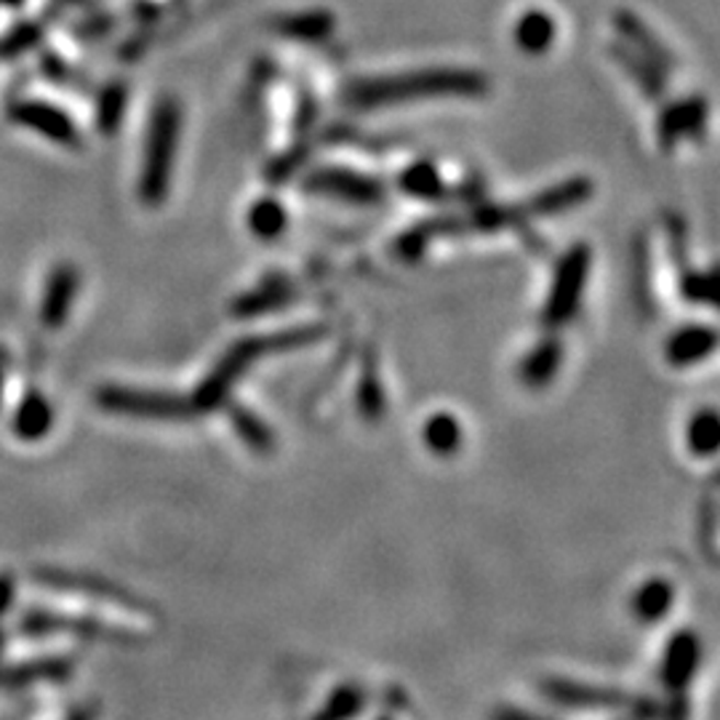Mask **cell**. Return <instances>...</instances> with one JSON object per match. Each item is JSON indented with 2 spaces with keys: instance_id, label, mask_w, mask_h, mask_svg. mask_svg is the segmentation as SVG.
Returning a JSON list of instances; mask_svg holds the SVG:
<instances>
[{
  "instance_id": "11",
  "label": "cell",
  "mask_w": 720,
  "mask_h": 720,
  "mask_svg": "<svg viewBox=\"0 0 720 720\" xmlns=\"http://www.w3.org/2000/svg\"><path fill=\"white\" fill-rule=\"evenodd\" d=\"M35 576H38L48 589L89 595V598H99V600H113V604L128 606L132 611H142V600H136L134 595L123 593V589H117L115 585H104V582L91 580V576L67 574V571H38Z\"/></svg>"
},
{
  "instance_id": "6",
  "label": "cell",
  "mask_w": 720,
  "mask_h": 720,
  "mask_svg": "<svg viewBox=\"0 0 720 720\" xmlns=\"http://www.w3.org/2000/svg\"><path fill=\"white\" fill-rule=\"evenodd\" d=\"M22 632L24 635L43 638V635H76L89 638V641H132L126 632L115 630V627L97 622V619H80V617H65V614L54 611H30L22 617Z\"/></svg>"
},
{
  "instance_id": "16",
  "label": "cell",
  "mask_w": 720,
  "mask_h": 720,
  "mask_svg": "<svg viewBox=\"0 0 720 720\" xmlns=\"http://www.w3.org/2000/svg\"><path fill=\"white\" fill-rule=\"evenodd\" d=\"M675 604V587L667 580H649L643 582L641 589L632 595V614L638 617V622L654 625L662 622L670 614V608Z\"/></svg>"
},
{
  "instance_id": "21",
  "label": "cell",
  "mask_w": 720,
  "mask_h": 720,
  "mask_svg": "<svg viewBox=\"0 0 720 720\" xmlns=\"http://www.w3.org/2000/svg\"><path fill=\"white\" fill-rule=\"evenodd\" d=\"M617 27H619V33L625 35V41L632 46V52L641 54L643 59H649L656 70H662V72L670 70V57H667V52H664V46L654 38V35L645 33V27L635 20V16L619 14Z\"/></svg>"
},
{
  "instance_id": "17",
  "label": "cell",
  "mask_w": 720,
  "mask_h": 720,
  "mask_svg": "<svg viewBox=\"0 0 720 720\" xmlns=\"http://www.w3.org/2000/svg\"><path fill=\"white\" fill-rule=\"evenodd\" d=\"M54 427V408L41 393H30L14 414V432L20 440H41Z\"/></svg>"
},
{
  "instance_id": "15",
  "label": "cell",
  "mask_w": 720,
  "mask_h": 720,
  "mask_svg": "<svg viewBox=\"0 0 720 720\" xmlns=\"http://www.w3.org/2000/svg\"><path fill=\"white\" fill-rule=\"evenodd\" d=\"M72 675V664L67 660H57V656H46V660H33V662H24L20 667L14 670H5V673H0V686L3 688H22V686H30V683H41V680H48V683H61L67 680Z\"/></svg>"
},
{
  "instance_id": "3",
  "label": "cell",
  "mask_w": 720,
  "mask_h": 720,
  "mask_svg": "<svg viewBox=\"0 0 720 720\" xmlns=\"http://www.w3.org/2000/svg\"><path fill=\"white\" fill-rule=\"evenodd\" d=\"M179 136V110L173 102H160L153 115L150 136L145 147V169H142L139 190L147 203L164 201L169 190V177L173 166V153H177Z\"/></svg>"
},
{
  "instance_id": "9",
  "label": "cell",
  "mask_w": 720,
  "mask_h": 720,
  "mask_svg": "<svg viewBox=\"0 0 720 720\" xmlns=\"http://www.w3.org/2000/svg\"><path fill=\"white\" fill-rule=\"evenodd\" d=\"M701 643L694 632H678L667 643V651L662 656V683L673 697H680L691 686L694 675L699 670Z\"/></svg>"
},
{
  "instance_id": "8",
  "label": "cell",
  "mask_w": 720,
  "mask_h": 720,
  "mask_svg": "<svg viewBox=\"0 0 720 720\" xmlns=\"http://www.w3.org/2000/svg\"><path fill=\"white\" fill-rule=\"evenodd\" d=\"M707 115H710V108L701 97H688L683 102L670 104L660 117V126H656L660 145L664 150H673L683 139H697L705 134Z\"/></svg>"
},
{
  "instance_id": "22",
  "label": "cell",
  "mask_w": 720,
  "mask_h": 720,
  "mask_svg": "<svg viewBox=\"0 0 720 720\" xmlns=\"http://www.w3.org/2000/svg\"><path fill=\"white\" fill-rule=\"evenodd\" d=\"M589 192H593V184L585 182V179H574V182H563L537 195L526 209L531 214H561V211L580 206L585 198H589Z\"/></svg>"
},
{
  "instance_id": "31",
  "label": "cell",
  "mask_w": 720,
  "mask_h": 720,
  "mask_svg": "<svg viewBox=\"0 0 720 720\" xmlns=\"http://www.w3.org/2000/svg\"><path fill=\"white\" fill-rule=\"evenodd\" d=\"M67 720H97V710L94 707H80V710L72 712Z\"/></svg>"
},
{
  "instance_id": "13",
  "label": "cell",
  "mask_w": 720,
  "mask_h": 720,
  "mask_svg": "<svg viewBox=\"0 0 720 720\" xmlns=\"http://www.w3.org/2000/svg\"><path fill=\"white\" fill-rule=\"evenodd\" d=\"M563 363V347L555 339H542L526 352L524 360L518 365L520 382L529 384V387H544L555 380V374L561 371Z\"/></svg>"
},
{
  "instance_id": "24",
  "label": "cell",
  "mask_w": 720,
  "mask_h": 720,
  "mask_svg": "<svg viewBox=\"0 0 720 720\" xmlns=\"http://www.w3.org/2000/svg\"><path fill=\"white\" fill-rule=\"evenodd\" d=\"M229 419H233L235 432H238L240 440H244L248 449L259 451V454H267V451L275 449L272 430L265 425L262 419L254 417L251 412H246V408H240V406H233L229 408Z\"/></svg>"
},
{
  "instance_id": "10",
  "label": "cell",
  "mask_w": 720,
  "mask_h": 720,
  "mask_svg": "<svg viewBox=\"0 0 720 720\" xmlns=\"http://www.w3.org/2000/svg\"><path fill=\"white\" fill-rule=\"evenodd\" d=\"M718 328L691 323V326H683L670 334V339L664 341V360L675 369H688V365H697L710 358L718 350Z\"/></svg>"
},
{
  "instance_id": "20",
  "label": "cell",
  "mask_w": 720,
  "mask_h": 720,
  "mask_svg": "<svg viewBox=\"0 0 720 720\" xmlns=\"http://www.w3.org/2000/svg\"><path fill=\"white\" fill-rule=\"evenodd\" d=\"M686 446L691 454L712 457L720 451V412L718 408H699L686 425Z\"/></svg>"
},
{
  "instance_id": "19",
  "label": "cell",
  "mask_w": 720,
  "mask_h": 720,
  "mask_svg": "<svg viewBox=\"0 0 720 720\" xmlns=\"http://www.w3.org/2000/svg\"><path fill=\"white\" fill-rule=\"evenodd\" d=\"M16 121L24 123V126L35 128V132L52 136L54 142H67L70 145L72 136H76V128H72V123L67 121L65 115L57 113V110L46 108V104H38V102H24L20 108L14 110Z\"/></svg>"
},
{
  "instance_id": "18",
  "label": "cell",
  "mask_w": 720,
  "mask_h": 720,
  "mask_svg": "<svg viewBox=\"0 0 720 720\" xmlns=\"http://www.w3.org/2000/svg\"><path fill=\"white\" fill-rule=\"evenodd\" d=\"M78 294V272H72L70 267H61L52 275V281H48V291L46 296H43V323L46 326H59L61 320L67 318V313H70V304L76 300Z\"/></svg>"
},
{
  "instance_id": "14",
  "label": "cell",
  "mask_w": 720,
  "mask_h": 720,
  "mask_svg": "<svg viewBox=\"0 0 720 720\" xmlns=\"http://www.w3.org/2000/svg\"><path fill=\"white\" fill-rule=\"evenodd\" d=\"M555 33H558L555 20H552L548 11L531 9L515 22L513 38H515V46H518L524 54H529V57H542L552 43H555Z\"/></svg>"
},
{
  "instance_id": "2",
  "label": "cell",
  "mask_w": 720,
  "mask_h": 720,
  "mask_svg": "<svg viewBox=\"0 0 720 720\" xmlns=\"http://www.w3.org/2000/svg\"><path fill=\"white\" fill-rule=\"evenodd\" d=\"M320 337H323V328L304 326V328H291V331H283V334H272V337H254V339L238 341V345L220 360V365L211 371L209 380L198 387L195 398H192V406L201 408V412L216 408L227 398L229 387L240 380V374H244L248 365L257 363L259 358L270 356V352H285L291 350V347H304Z\"/></svg>"
},
{
  "instance_id": "26",
  "label": "cell",
  "mask_w": 720,
  "mask_h": 720,
  "mask_svg": "<svg viewBox=\"0 0 720 720\" xmlns=\"http://www.w3.org/2000/svg\"><path fill=\"white\" fill-rule=\"evenodd\" d=\"M365 707V694L360 686H339L337 691L328 697L323 710L315 720H356Z\"/></svg>"
},
{
  "instance_id": "1",
  "label": "cell",
  "mask_w": 720,
  "mask_h": 720,
  "mask_svg": "<svg viewBox=\"0 0 720 720\" xmlns=\"http://www.w3.org/2000/svg\"><path fill=\"white\" fill-rule=\"evenodd\" d=\"M488 91L483 72L457 70V67H432V70L406 72L395 78L360 80L350 89V99L363 108H384V104H406L419 99L446 97H481Z\"/></svg>"
},
{
  "instance_id": "27",
  "label": "cell",
  "mask_w": 720,
  "mask_h": 720,
  "mask_svg": "<svg viewBox=\"0 0 720 720\" xmlns=\"http://www.w3.org/2000/svg\"><path fill=\"white\" fill-rule=\"evenodd\" d=\"M334 27V20L328 14H302V16H291V20L283 22L285 35H294V38H304V41H318L326 38L328 30Z\"/></svg>"
},
{
  "instance_id": "25",
  "label": "cell",
  "mask_w": 720,
  "mask_h": 720,
  "mask_svg": "<svg viewBox=\"0 0 720 720\" xmlns=\"http://www.w3.org/2000/svg\"><path fill=\"white\" fill-rule=\"evenodd\" d=\"M401 190L408 192L412 198H421V201H436V198L443 195V179H440L436 166L421 160V164L408 166L403 171Z\"/></svg>"
},
{
  "instance_id": "7",
  "label": "cell",
  "mask_w": 720,
  "mask_h": 720,
  "mask_svg": "<svg viewBox=\"0 0 720 720\" xmlns=\"http://www.w3.org/2000/svg\"><path fill=\"white\" fill-rule=\"evenodd\" d=\"M542 691L550 701L569 707V710H619V707L632 705V699L625 691H617V688L593 686V683L566 678L544 680Z\"/></svg>"
},
{
  "instance_id": "12",
  "label": "cell",
  "mask_w": 720,
  "mask_h": 720,
  "mask_svg": "<svg viewBox=\"0 0 720 720\" xmlns=\"http://www.w3.org/2000/svg\"><path fill=\"white\" fill-rule=\"evenodd\" d=\"M310 188L315 192H326L331 198H345V201L352 203H376L382 198L380 184L371 182L369 177H360V173L352 171H339V169H326L320 173H315L310 179Z\"/></svg>"
},
{
  "instance_id": "29",
  "label": "cell",
  "mask_w": 720,
  "mask_h": 720,
  "mask_svg": "<svg viewBox=\"0 0 720 720\" xmlns=\"http://www.w3.org/2000/svg\"><path fill=\"white\" fill-rule=\"evenodd\" d=\"M14 595H16L14 576H11L9 571H0V617H3V614L11 608V604H14Z\"/></svg>"
},
{
  "instance_id": "32",
  "label": "cell",
  "mask_w": 720,
  "mask_h": 720,
  "mask_svg": "<svg viewBox=\"0 0 720 720\" xmlns=\"http://www.w3.org/2000/svg\"><path fill=\"white\" fill-rule=\"evenodd\" d=\"M0 393H3V365H0Z\"/></svg>"
},
{
  "instance_id": "23",
  "label": "cell",
  "mask_w": 720,
  "mask_h": 720,
  "mask_svg": "<svg viewBox=\"0 0 720 720\" xmlns=\"http://www.w3.org/2000/svg\"><path fill=\"white\" fill-rule=\"evenodd\" d=\"M425 446L438 457H451L462 449V425L451 414H432L421 430Z\"/></svg>"
},
{
  "instance_id": "5",
  "label": "cell",
  "mask_w": 720,
  "mask_h": 720,
  "mask_svg": "<svg viewBox=\"0 0 720 720\" xmlns=\"http://www.w3.org/2000/svg\"><path fill=\"white\" fill-rule=\"evenodd\" d=\"M97 403L110 414H126V417L153 421H184L195 412V406L179 395L134 387H102L97 393Z\"/></svg>"
},
{
  "instance_id": "30",
  "label": "cell",
  "mask_w": 720,
  "mask_h": 720,
  "mask_svg": "<svg viewBox=\"0 0 720 720\" xmlns=\"http://www.w3.org/2000/svg\"><path fill=\"white\" fill-rule=\"evenodd\" d=\"M492 720H548L533 716L529 710H518V707H505V710H496Z\"/></svg>"
},
{
  "instance_id": "4",
  "label": "cell",
  "mask_w": 720,
  "mask_h": 720,
  "mask_svg": "<svg viewBox=\"0 0 720 720\" xmlns=\"http://www.w3.org/2000/svg\"><path fill=\"white\" fill-rule=\"evenodd\" d=\"M587 275H589V248L576 244L569 254H563V259L555 267V275H552L550 296L542 310V320L548 323V326L552 328L563 326V323H569L576 313H580Z\"/></svg>"
},
{
  "instance_id": "28",
  "label": "cell",
  "mask_w": 720,
  "mask_h": 720,
  "mask_svg": "<svg viewBox=\"0 0 720 720\" xmlns=\"http://www.w3.org/2000/svg\"><path fill=\"white\" fill-rule=\"evenodd\" d=\"M251 227L254 233L262 235V238H275L278 233L285 227V211L278 206L275 201H259L251 209Z\"/></svg>"
}]
</instances>
